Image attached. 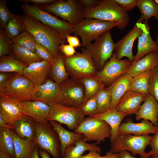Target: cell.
<instances>
[{
    "instance_id": "d4e9b609",
    "label": "cell",
    "mask_w": 158,
    "mask_h": 158,
    "mask_svg": "<svg viewBox=\"0 0 158 158\" xmlns=\"http://www.w3.org/2000/svg\"><path fill=\"white\" fill-rule=\"evenodd\" d=\"M158 66V51L151 52L140 59L132 62L127 73L132 77Z\"/></svg>"
},
{
    "instance_id": "4fadbf2b",
    "label": "cell",
    "mask_w": 158,
    "mask_h": 158,
    "mask_svg": "<svg viewBox=\"0 0 158 158\" xmlns=\"http://www.w3.org/2000/svg\"><path fill=\"white\" fill-rule=\"evenodd\" d=\"M62 104L80 108L85 100V90L79 80L68 78L60 85Z\"/></svg>"
},
{
    "instance_id": "8992f818",
    "label": "cell",
    "mask_w": 158,
    "mask_h": 158,
    "mask_svg": "<svg viewBox=\"0 0 158 158\" xmlns=\"http://www.w3.org/2000/svg\"><path fill=\"white\" fill-rule=\"evenodd\" d=\"M36 87L23 75L15 73L12 74L7 83L0 95L16 101L33 100Z\"/></svg>"
},
{
    "instance_id": "6f0895ef",
    "label": "cell",
    "mask_w": 158,
    "mask_h": 158,
    "mask_svg": "<svg viewBox=\"0 0 158 158\" xmlns=\"http://www.w3.org/2000/svg\"><path fill=\"white\" fill-rule=\"evenodd\" d=\"M39 147L37 145L34 148L28 158H40L39 154Z\"/></svg>"
},
{
    "instance_id": "d6a6232c",
    "label": "cell",
    "mask_w": 158,
    "mask_h": 158,
    "mask_svg": "<svg viewBox=\"0 0 158 158\" xmlns=\"http://www.w3.org/2000/svg\"><path fill=\"white\" fill-rule=\"evenodd\" d=\"M15 158H28L35 147V141L22 139L13 131Z\"/></svg>"
},
{
    "instance_id": "11a10c76",
    "label": "cell",
    "mask_w": 158,
    "mask_h": 158,
    "mask_svg": "<svg viewBox=\"0 0 158 158\" xmlns=\"http://www.w3.org/2000/svg\"><path fill=\"white\" fill-rule=\"evenodd\" d=\"M100 158H121L119 153H114L111 151L106 153L104 156H100Z\"/></svg>"
},
{
    "instance_id": "ac0fdd59",
    "label": "cell",
    "mask_w": 158,
    "mask_h": 158,
    "mask_svg": "<svg viewBox=\"0 0 158 158\" xmlns=\"http://www.w3.org/2000/svg\"><path fill=\"white\" fill-rule=\"evenodd\" d=\"M23 113L35 121H47L51 109L50 106L42 101L37 100L18 101Z\"/></svg>"
},
{
    "instance_id": "7c38bea8",
    "label": "cell",
    "mask_w": 158,
    "mask_h": 158,
    "mask_svg": "<svg viewBox=\"0 0 158 158\" xmlns=\"http://www.w3.org/2000/svg\"><path fill=\"white\" fill-rule=\"evenodd\" d=\"M51 107L47 121L65 124L71 130L74 131L84 118L80 108L68 107L60 103L54 104Z\"/></svg>"
},
{
    "instance_id": "e7e4bbea",
    "label": "cell",
    "mask_w": 158,
    "mask_h": 158,
    "mask_svg": "<svg viewBox=\"0 0 158 158\" xmlns=\"http://www.w3.org/2000/svg\"><path fill=\"white\" fill-rule=\"evenodd\" d=\"M155 2L158 4V0H154Z\"/></svg>"
},
{
    "instance_id": "ba28073f",
    "label": "cell",
    "mask_w": 158,
    "mask_h": 158,
    "mask_svg": "<svg viewBox=\"0 0 158 158\" xmlns=\"http://www.w3.org/2000/svg\"><path fill=\"white\" fill-rule=\"evenodd\" d=\"M115 44L109 30L102 33L93 43L85 47L90 54L98 71L101 70L111 57Z\"/></svg>"
},
{
    "instance_id": "91938a15",
    "label": "cell",
    "mask_w": 158,
    "mask_h": 158,
    "mask_svg": "<svg viewBox=\"0 0 158 158\" xmlns=\"http://www.w3.org/2000/svg\"><path fill=\"white\" fill-rule=\"evenodd\" d=\"M9 128L12 129L11 128L4 120L1 116L0 115V128Z\"/></svg>"
},
{
    "instance_id": "bcb514c9",
    "label": "cell",
    "mask_w": 158,
    "mask_h": 158,
    "mask_svg": "<svg viewBox=\"0 0 158 158\" xmlns=\"http://www.w3.org/2000/svg\"><path fill=\"white\" fill-rule=\"evenodd\" d=\"M149 145L151 150L147 153L150 157H158V131L153 135Z\"/></svg>"
},
{
    "instance_id": "7402d4cb",
    "label": "cell",
    "mask_w": 158,
    "mask_h": 158,
    "mask_svg": "<svg viewBox=\"0 0 158 158\" xmlns=\"http://www.w3.org/2000/svg\"><path fill=\"white\" fill-rule=\"evenodd\" d=\"M142 32L138 37L137 52L132 62L136 61L149 53L158 51V44L152 39L147 21L142 23Z\"/></svg>"
},
{
    "instance_id": "277c9868",
    "label": "cell",
    "mask_w": 158,
    "mask_h": 158,
    "mask_svg": "<svg viewBox=\"0 0 158 158\" xmlns=\"http://www.w3.org/2000/svg\"><path fill=\"white\" fill-rule=\"evenodd\" d=\"M37 6L44 11L60 17L73 26L85 18L83 8L79 0H56L51 4Z\"/></svg>"
},
{
    "instance_id": "9c48e42d",
    "label": "cell",
    "mask_w": 158,
    "mask_h": 158,
    "mask_svg": "<svg viewBox=\"0 0 158 158\" xmlns=\"http://www.w3.org/2000/svg\"><path fill=\"white\" fill-rule=\"evenodd\" d=\"M73 131L83 135L86 142L95 141L97 144L104 141L111 135L109 125L105 121L93 117L84 118Z\"/></svg>"
},
{
    "instance_id": "8fae6325",
    "label": "cell",
    "mask_w": 158,
    "mask_h": 158,
    "mask_svg": "<svg viewBox=\"0 0 158 158\" xmlns=\"http://www.w3.org/2000/svg\"><path fill=\"white\" fill-rule=\"evenodd\" d=\"M35 141L40 149L54 158H61V144L59 137L49 121L36 122Z\"/></svg>"
},
{
    "instance_id": "7a4b0ae2",
    "label": "cell",
    "mask_w": 158,
    "mask_h": 158,
    "mask_svg": "<svg viewBox=\"0 0 158 158\" xmlns=\"http://www.w3.org/2000/svg\"><path fill=\"white\" fill-rule=\"evenodd\" d=\"M85 18H92L116 23L117 27L123 30L130 20L127 12L114 0H99L98 5L90 8H83Z\"/></svg>"
},
{
    "instance_id": "6da1fadb",
    "label": "cell",
    "mask_w": 158,
    "mask_h": 158,
    "mask_svg": "<svg viewBox=\"0 0 158 158\" xmlns=\"http://www.w3.org/2000/svg\"><path fill=\"white\" fill-rule=\"evenodd\" d=\"M18 16L26 30L33 36L36 41L45 47L54 58L61 52L59 46L66 42L65 36L25 14Z\"/></svg>"
},
{
    "instance_id": "8d00e7d4",
    "label": "cell",
    "mask_w": 158,
    "mask_h": 158,
    "mask_svg": "<svg viewBox=\"0 0 158 158\" xmlns=\"http://www.w3.org/2000/svg\"><path fill=\"white\" fill-rule=\"evenodd\" d=\"M11 54L16 59L29 65L42 61L36 53L13 44Z\"/></svg>"
},
{
    "instance_id": "003e7915",
    "label": "cell",
    "mask_w": 158,
    "mask_h": 158,
    "mask_svg": "<svg viewBox=\"0 0 158 158\" xmlns=\"http://www.w3.org/2000/svg\"><path fill=\"white\" fill-rule=\"evenodd\" d=\"M100 155H99L98 157H97V158H100Z\"/></svg>"
},
{
    "instance_id": "f907efd6",
    "label": "cell",
    "mask_w": 158,
    "mask_h": 158,
    "mask_svg": "<svg viewBox=\"0 0 158 158\" xmlns=\"http://www.w3.org/2000/svg\"><path fill=\"white\" fill-rule=\"evenodd\" d=\"M12 74L6 72L0 73V91L4 89L6 86L8 81Z\"/></svg>"
},
{
    "instance_id": "1f68e13d",
    "label": "cell",
    "mask_w": 158,
    "mask_h": 158,
    "mask_svg": "<svg viewBox=\"0 0 158 158\" xmlns=\"http://www.w3.org/2000/svg\"><path fill=\"white\" fill-rule=\"evenodd\" d=\"M152 69L132 77L130 81L128 91L140 92L146 96L150 94L149 92V80Z\"/></svg>"
},
{
    "instance_id": "603a6c76",
    "label": "cell",
    "mask_w": 158,
    "mask_h": 158,
    "mask_svg": "<svg viewBox=\"0 0 158 158\" xmlns=\"http://www.w3.org/2000/svg\"><path fill=\"white\" fill-rule=\"evenodd\" d=\"M135 114L137 121L147 120L156 126L158 121V102L153 96L149 94Z\"/></svg>"
},
{
    "instance_id": "44dd1931",
    "label": "cell",
    "mask_w": 158,
    "mask_h": 158,
    "mask_svg": "<svg viewBox=\"0 0 158 158\" xmlns=\"http://www.w3.org/2000/svg\"><path fill=\"white\" fill-rule=\"evenodd\" d=\"M146 96L140 92L128 91L121 98L115 109L128 115L135 114L139 109Z\"/></svg>"
},
{
    "instance_id": "cb8c5ba5",
    "label": "cell",
    "mask_w": 158,
    "mask_h": 158,
    "mask_svg": "<svg viewBox=\"0 0 158 158\" xmlns=\"http://www.w3.org/2000/svg\"><path fill=\"white\" fill-rule=\"evenodd\" d=\"M128 115L118 111L115 108L111 109L102 113L89 116L93 117L107 123L111 128V135L109 140L111 143L118 136V130L123 118Z\"/></svg>"
},
{
    "instance_id": "db71d44e",
    "label": "cell",
    "mask_w": 158,
    "mask_h": 158,
    "mask_svg": "<svg viewBox=\"0 0 158 158\" xmlns=\"http://www.w3.org/2000/svg\"><path fill=\"white\" fill-rule=\"evenodd\" d=\"M99 155L100 153L95 151H89L86 154L82 155L78 158H97Z\"/></svg>"
},
{
    "instance_id": "ffe728a7",
    "label": "cell",
    "mask_w": 158,
    "mask_h": 158,
    "mask_svg": "<svg viewBox=\"0 0 158 158\" xmlns=\"http://www.w3.org/2000/svg\"><path fill=\"white\" fill-rule=\"evenodd\" d=\"M53 61L42 60L31 63L24 70L23 75L35 86L41 85L44 83L47 79V76L51 69Z\"/></svg>"
},
{
    "instance_id": "be15d7a7",
    "label": "cell",
    "mask_w": 158,
    "mask_h": 158,
    "mask_svg": "<svg viewBox=\"0 0 158 158\" xmlns=\"http://www.w3.org/2000/svg\"><path fill=\"white\" fill-rule=\"evenodd\" d=\"M149 158H158V157H150Z\"/></svg>"
},
{
    "instance_id": "30bf717a",
    "label": "cell",
    "mask_w": 158,
    "mask_h": 158,
    "mask_svg": "<svg viewBox=\"0 0 158 158\" xmlns=\"http://www.w3.org/2000/svg\"><path fill=\"white\" fill-rule=\"evenodd\" d=\"M25 15L34 18L58 32L65 36L73 33V25L61 20L34 5L21 4Z\"/></svg>"
},
{
    "instance_id": "d590c367",
    "label": "cell",
    "mask_w": 158,
    "mask_h": 158,
    "mask_svg": "<svg viewBox=\"0 0 158 158\" xmlns=\"http://www.w3.org/2000/svg\"><path fill=\"white\" fill-rule=\"evenodd\" d=\"M95 75L79 80L83 83L85 88L84 102L95 95L100 90L106 87L105 85L100 81Z\"/></svg>"
},
{
    "instance_id": "9f6ffc18",
    "label": "cell",
    "mask_w": 158,
    "mask_h": 158,
    "mask_svg": "<svg viewBox=\"0 0 158 158\" xmlns=\"http://www.w3.org/2000/svg\"><path fill=\"white\" fill-rule=\"evenodd\" d=\"M121 158H137L133 156L128 151L126 150H122L119 152ZM140 158H147L141 157Z\"/></svg>"
},
{
    "instance_id": "94428289",
    "label": "cell",
    "mask_w": 158,
    "mask_h": 158,
    "mask_svg": "<svg viewBox=\"0 0 158 158\" xmlns=\"http://www.w3.org/2000/svg\"><path fill=\"white\" fill-rule=\"evenodd\" d=\"M0 158H12L4 150L0 148Z\"/></svg>"
},
{
    "instance_id": "9a60e30c",
    "label": "cell",
    "mask_w": 158,
    "mask_h": 158,
    "mask_svg": "<svg viewBox=\"0 0 158 158\" xmlns=\"http://www.w3.org/2000/svg\"><path fill=\"white\" fill-rule=\"evenodd\" d=\"M144 21L140 16L132 29L115 44L114 51L118 60L126 57L132 61L134 56L132 51L133 43L142 32V23Z\"/></svg>"
},
{
    "instance_id": "680465c9",
    "label": "cell",
    "mask_w": 158,
    "mask_h": 158,
    "mask_svg": "<svg viewBox=\"0 0 158 158\" xmlns=\"http://www.w3.org/2000/svg\"><path fill=\"white\" fill-rule=\"evenodd\" d=\"M39 154L41 158H50L49 153L40 149L39 150Z\"/></svg>"
},
{
    "instance_id": "e575fe53",
    "label": "cell",
    "mask_w": 158,
    "mask_h": 158,
    "mask_svg": "<svg viewBox=\"0 0 158 158\" xmlns=\"http://www.w3.org/2000/svg\"><path fill=\"white\" fill-rule=\"evenodd\" d=\"M13 131L9 128H0V148L5 151L12 158H15Z\"/></svg>"
},
{
    "instance_id": "e0dca14e",
    "label": "cell",
    "mask_w": 158,
    "mask_h": 158,
    "mask_svg": "<svg viewBox=\"0 0 158 158\" xmlns=\"http://www.w3.org/2000/svg\"><path fill=\"white\" fill-rule=\"evenodd\" d=\"M0 115L13 130L16 122L27 116L22 112L18 101L0 95Z\"/></svg>"
},
{
    "instance_id": "f35d334b",
    "label": "cell",
    "mask_w": 158,
    "mask_h": 158,
    "mask_svg": "<svg viewBox=\"0 0 158 158\" xmlns=\"http://www.w3.org/2000/svg\"><path fill=\"white\" fill-rule=\"evenodd\" d=\"M96 98L97 106L96 114L102 113L111 109L112 97L107 87L100 90L96 95Z\"/></svg>"
},
{
    "instance_id": "f5cc1de1",
    "label": "cell",
    "mask_w": 158,
    "mask_h": 158,
    "mask_svg": "<svg viewBox=\"0 0 158 158\" xmlns=\"http://www.w3.org/2000/svg\"><path fill=\"white\" fill-rule=\"evenodd\" d=\"M83 8H93L97 6L99 0H79Z\"/></svg>"
},
{
    "instance_id": "6125c7cd",
    "label": "cell",
    "mask_w": 158,
    "mask_h": 158,
    "mask_svg": "<svg viewBox=\"0 0 158 158\" xmlns=\"http://www.w3.org/2000/svg\"><path fill=\"white\" fill-rule=\"evenodd\" d=\"M156 42L158 44V35L156 38Z\"/></svg>"
},
{
    "instance_id": "4dcf8cb0",
    "label": "cell",
    "mask_w": 158,
    "mask_h": 158,
    "mask_svg": "<svg viewBox=\"0 0 158 158\" xmlns=\"http://www.w3.org/2000/svg\"><path fill=\"white\" fill-rule=\"evenodd\" d=\"M63 57L61 52L54 58L49 71L52 80L59 85L68 79L69 77L65 66Z\"/></svg>"
},
{
    "instance_id": "83f0119b",
    "label": "cell",
    "mask_w": 158,
    "mask_h": 158,
    "mask_svg": "<svg viewBox=\"0 0 158 158\" xmlns=\"http://www.w3.org/2000/svg\"><path fill=\"white\" fill-rule=\"evenodd\" d=\"M95 151L101 153V148L96 143L87 142L83 138L75 141L66 149L63 158H78L87 151Z\"/></svg>"
},
{
    "instance_id": "ee69618b",
    "label": "cell",
    "mask_w": 158,
    "mask_h": 158,
    "mask_svg": "<svg viewBox=\"0 0 158 158\" xmlns=\"http://www.w3.org/2000/svg\"><path fill=\"white\" fill-rule=\"evenodd\" d=\"M13 13L8 9L5 0H0V28L4 29L12 16Z\"/></svg>"
},
{
    "instance_id": "f6af8a7d",
    "label": "cell",
    "mask_w": 158,
    "mask_h": 158,
    "mask_svg": "<svg viewBox=\"0 0 158 158\" xmlns=\"http://www.w3.org/2000/svg\"><path fill=\"white\" fill-rule=\"evenodd\" d=\"M35 44L36 54L42 60L49 62L54 61V57L45 47L36 40Z\"/></svg>"
},
{
    "instance_id": "7dc6e473",
    "label": "cell",
    "mask_w": 158,
    "mask_h": 158,
    "mask_svg": "<svg viewBox=\"0 0 158 158\" xmlns=\"http://www.w3.org/2000/svg\"><path fill=\"white\" fill-rule=\"evenodd\" d=\"M127 12L132 10L137 6V0H114Z\"/></svg>"
},
{
    "instance_id": "ab89813d",
    "label": "cell",
    "mask_w": 158,
    "mask_h": 158,
    "mask_svg": "<svg viewBox=\"0 0 158 158\" xmlns=\"http://www.w3.org/2000/svg\"><path fill=\"white\" fill-rule=\"evenodd\" d=\"M11 41L13 44L36 53L35 44V40L33 36L26 30L17 37L11 40Z\"/></svg>"
},
{
    "instance_id": "60d3db41",
    "label": "cell",
    "mask_w": 158,
    "mask_h": 158,
    "mask_svg": "<svg viewBox=\"0 0 158 158\" xmlns=\"http://www.w3.org/2000/svg\"><path fill=\"white\" fill-rule=\"evenodd\" d=\"M12 44L3 29H0V56L12 54Z\"/></svg>"
},
{
    "instance_id": "f546056e",
    "label": "cell",
    "mask_w": 158,
    "mask_h": 158,
    "mask_svg": "<svg viewBox=\"0 0 158 158\" xmlns=\"http://www.w3.org/2000/svg\"><path fill=\"white\" fill-rule=\"evenodd\" d=\"M29 65L16 59L12 54L0 57V72H13L23 75L24 70Z\"/></svg>"
},
{
    "instance_id": "5bb4252c",
    "label": "cell",
    "mask_w": 158,
    "mask_h": 158,
    "mask_svg": "<svg viewBox=\"0 0 158 158\" xmlns=\"http://www.w3.org/2000/svg\"><path fill=\"white\" fill-rule=\"evenodd\" d=\"M132 62L128 59L118 60L114 52L95 76L107 87L121 75L127 73Z\"/></svg>"
},
{
    "instance_id": "836d02e7",
    "label": "cell",
    "mask_w": 158,
    "mask_h": 158,
    "mask_svg": "<svg viewBox=\"0 0 158 158\" xmlns=\"http://www.w3.org/2000/svg\"><path fill=\"white\" fill-rule=\"evenodd\" d=\"M136 6L144 21H147L153 17L158 21V4L154 0H137Z\"/></svg>"
},
{
    "instance_id": "681fc988",
    "label": "cell",
    "mask_w": 158,
    "mask_h": 158,
    "mask_svg": "<svg viewBox=\"0 0 158 158\" xmlns=\"http://www.w3.org/2000/svg\"><path fill=\"white\" fill-rule=\"evenodd\" d=\"M66 42L68 44L75 48H77L82 46L80 40L78 36L71 35H68L66 36Z\"/></svg>"
},
{
    "instance_id": "b9f144b4",
    "label": "cell",
    "mask_w": 158,
    "mask_h": 158,
    "mask_svg": "<svg viewBox=\"0 0 158 158\" xmlns=\"http://www.w3.org/2000/svg\"><path fill=\"white\" fill-rule=\"evenodd\" d=\"M96 95L85 101L80 107L83 115L89 116L96 114L97 111Z\"/></svg>"
},
{
    "instance_id": "2e32d148",
    "label": "cell",
    "mask_w": 158,
    "mask_h": 158,
    "mask_svg": "<svg viewBox=\"0 0 158 158\" xmlns=\"http://www.w3.org/2000/svg\"><path fill=\"white\" fill-rule=\"evenodd\" d=\"M36 87L33 100L42 101L50 106L57 103L62 104L60 85L47 79L44 83Z\"/></svg>"
},
{
    "instance_id": "4316f807",
    "label": "cell",
    "mask_w": 158,
    "mask_h": 158,
    "mask_svg": "<svg viewBox=\"0 0 158 158\" xmlns=\"http://www.w3.org/2000/svg\"><path fill=\"white\" fill-rule=\"evenodd\" d=\"M49 122L59 137L61 144V157L63 158L67 148L77 140L83 138L84 136L80 133L66 130L57 122Z\"/></svg>"
},
{
    "instance_id": "52a82bcc",
    "label": "cell",
    "mask_w": 158,
    "mask_h": 158,
    "mask_svg": "<svg viewBox=\"0 0 158 158\" xmlns=\"http://www.w3.org/2000/svg\"><path fill=\"white\" fill-rule=\"evenodd\" d=\"M152 137L153 135H119L111 143L109 151L116 153L126 150L130 152L134 155L138 154L141 157L149 158L150 157L146 152L145 150Z\"/></svg>"
},
{
    "instance_id": "f1b7e54d",
    "label": "cell",
    "mask_w": 158,
    "mask_h": 158,
    "mask_svg": "<svg viewBox=\"0 0 158 158\" xmlns=\"http://www.w3.org/2000/svg\"><path fill=\"white\" fill-rule=\"evenodd\" d=\"M13 130L20 138L35 141L36 121L26 116L17 121L15 123Z\"/></svg>"
},
{
    "instance_id": "d6986e66",
    "label": "cell",
    "mask_w": 158,
    "mask_h": 158,
    "mask_svg": "<svg viewBox=\"0 0 158 158\" xmlns=\"http://www.w3.org/2000/svg\"><path fill=\"white\" fill-rule=\"evenodd\" d=\"M158 131V128L148 120L142 119L138 123L133 122L131 118L121 124L118 130L119 135L133 134L137 136L155 134Z\"/></svg>"
},
{
    "instance_id": "c3c4849f",
    "label": "cell",
    "mask_w": 158,
    "mask_h": 158,
    "mask_svg": "<svg viewBox=\"0 0 158 158\" xmlns=\"http://www.w3.org/2000/svg\"><path fill=\"white\" fill-rule=\"evenodd\" d=\"M59 50L64 56L67 57L72 56L76 53L75 48L69 44H61Z\"/></svg>"
},
{
    "instance_id": "7bdbcfd3",
    "label": "cell",
    "mask_w": 158,
    "mask_h": 158,
    "mask_svg": "<svg viewBox=\"0 0 158 158\" xmlns=\"http://www.w3.org/2000/svg\"><path fill=\"white\" fill-rule=\"evenodd\" d=\"M149 92L158 102V66L152 69L149 80Z\"/></svg>"
},
{
    "instance_id": "74e56055",
    "label": "cell",
    "mask_w": 158,
    "mask_h": 158,
    "mask_svg": "<svg viewBox=\"0 0 158 158\" xmlns=\"http://www.w3.org/2000/svg\"><path fill=\"white\" fill-rule=\"evenodd\" d=\"M5 32L11 40L17 37L25 30V27L18 15L13 13L12 17L4 28Z\"/></svg>"
},
{
    "instance_id": "816d5d0a",
    "label": "cell",
    "mask_w": 158,
    "mask_h": 158,
    "mask_svg": "<svg viewBox=\"0 0 158 158\" xmlns=\"http://www.w3.org/2000/svg\"><path fill=\"white\" fill-rule=\"evenodd\" d=\"M20 1L26 3L27 2H31L34 5L40 6L52 3L56 1V0H20Z\"/></svg>"
},
{
    "instance_id": "5b68a950",
    "label": "cell",
    "mask_w": 158,
    "mask_h": 158,
    "mask_svg": "<svg viewBox=\"0 0 158 158\" xmlns=\"http://www.w3.org/2000/svg\"><path fill=\"white\" fill-rule=\"evenodd\" d=\"M116 23L92 18H85L73 26V33L81 39L84 48L105 32L117 27Z\"/></svg>"
},
{
    "instance_id": "03108f58",
    "label": "cell",
    "mask_w": 158,
    "mask_h": 158,
    "mask_svg": "<svg viewBox=\"0 0 158 158\" xmlns=\"http://www.w3.org/2000/svg\"><path fill=\"white\" fill-rule=\"evenodd\" d=\"M156 126L158 128V121Z\"/></svg>"
},
{
    "instance_id": "484cf974",
    "label": "cell",
    "mask_w": 158,
    "mask_h": 158,
    "mask_svg": "<svg viewBox=\"0 0 158 158\" xmlns=\"http://www.w3.org/2000/svg\"><path fill=\"white\" fill-rule=\"evenodd\" d=\"M132 78L127 73L124 74L107 87L112 97V104L111 109L115 108L121 98L128 90Z\"/></svg>"
},
{
    "instance_id": "3957f363",
    "label": "cell",
    "mask_w": 158,
    "mask_h": 158,
    "mask_svg": "<svg viewBox=\"0 0 158 158\" xmlns=\"http://www.w3.org/2000/svg\"><path fill=\"white\" fill-rule=\"evenodd\" d=\"M81 53L70 57L64 56V63L67 72L71 78L79 80L95 75L97 72L88 52L83 49Z\"/></svg>"
}]
</instances>
